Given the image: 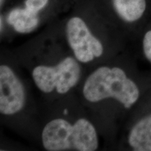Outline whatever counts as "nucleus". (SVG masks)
<instances>
[{
	"mask_svg": "<svg viewBox=\"0 0 151 151\" xmlns=\"http://www.w3.org/2000/svg\"><path fill=\"white\" fill-rule=\"evenodd\" d=\"M7 21L16 32L29 33L37 28L39 22L38 13L27 8L15 9L9 13Z\"/></svg>",
	"mask_w": 151,
	"mask_h": 151,
	"instance_id": "nucleus-7",
	"label": "nucleus"
},
{
	"mask_svg": "<svg viewBox=\"0 0 151 151\" xmlns=\"http://www.w3.org/2000/svg\"><path fill=\"white\" fill-rule=\"evenodd\" d=\"M25 103V91L21 81L8 66H0V112L13 115Z\"/></svg>",
	"mask_w": 151,
	"mask_h": 151,
	"instance_id": "nucleus-5",
	"label": "nucleus"
},
{
	"mask_svg": "<svg viewBox=\"0 0 151 151\" xmlns=\"http://www.w3.org/2000/svg\"><path fill=\"white\" fill-rule=\"evenodd\" d=\"M49 0H26L25 7L34 12L39 13V11L44 8Z\"/></svg>",
	"mask_w": 151,
	"mask_h": 151,
	"instance_id": "nucleus-9",
	"label": "nucleus"
},
{
	"mask_svg": "<svg viewBox=\"0 0 151 151\" xmlns=\"http://www.w3.org/2000/svg\"><path fill=\"white\" fill-rule=\"evenodd\" d=\"M66 34L69 45L78 61L88 63L103 54L101 43L78 17L69 19L66 26Z\"/></svg>",
	"mask_w": 151,
	"mask_h": 151,
	"instance_id": "nucleus-4",
	"label": "nucleus"
},
{
	"mask_svg": "<svg viewBox=\"0 0 151 151\" xmlns=\"http://www.w3.org/2000/svg\"><path fill=\"white\" fill-rule=\"evenodd\" d=\"M81 73L77 60L67 57L53 67H36L32 71V78L41 91L49 93L56 90L58 93L63 94L78 83Z\"/></svg>",
	"mask_w": 151,
	"mask_h": 151,
	"instance_id": "nucleus-3",
	"label": "nucleus"
},
{
	"mask_svg": "<svg viewBox=\"0 0 151 151\" xmlns=\"http://www.w3.org/2000/svg\"><path fill=\"white\" fill-rule=\"evenodd\" d=\"M83 93L90 102L113 98L124 106L132 107L139 99L137 85L119 67H101L94 70L85 82Z\"/></svg>",
	"mask_w": 151,
	"mask_h": 151,
	"instance_id": "nucleus-1",
	"label": "nucleus"
},
{
	"mask_svg": "<svg viewBox=\"0 0 151 151\" xmlns=\"http://www.w3.org/2000/svg\"><path fill=\"white\" fill-rule=\"evenodd\" d=\"M143 50L147 60L151 62V30L147 32L143 37Z\"/></svg>",
	"mask_w": 151,
	"mask_h": 151,
	"instance_id": "nucleus-10",
	"label": "nucleus"
},
{
	"mask_svg": "<svg viewBox=\"0 0 151 151\" xmlns=\"http://www.w3.org/2000/svg\"><path fill=\"white\" fill-rule=\"evenodd\" d=\"M2 4V0H1V4Z\"/></svg>",
	"mask_w": 151,
	"mask_h": 151,
	"instance_id": "nucleus-11",
	"label": "nucleus"
},
{
	"mask_svg": "<svg viewBox=\"0 0 151 151\" xmlns=\"http://www.w3.org/2000/svg\"><path fill=\"white\" fill-rule=\"evenodd\" d=\"M128 142L135 151H151V114L134 124L129 134Z\"/></svg>",
	"mask_w": 151,
	"mask_h": 151,
	"instance_id": "nucleus-6",
	"label": "nucleus"
},
{
	"mask_svg": "<svg viewBox=\"0 0 151 151\" xmlns=\"http://www.w3.org/2000/svg\"><path fill=\"white\" fill-rule=\"evenodd\" d=\"M115 10L122 20L134 22L143 16L146 8V0H113Z\"/></svg>",
	"mask_w": 151,
	"mask_h": 151,
	"instance_id": "nucleus-8",
	"label": "nucleus"
},
{
	"mask_svg": "<svg viewBox=\"0 0 151 151\" xmlns=\"http://www.w3.org/2000/svg\"><path fill=\"white\" fill-rule=\"evenodd\" d=\"M41 139L48 151H94L99 145L95 128L85 118L73 124L65 119H54L43 128Z\"/></svg>",
	"mask_w": 151,
	"mask_h": 151,
	"instance_id": "nucleus-2",
	"label": "nucleus"
}]
</instances>
